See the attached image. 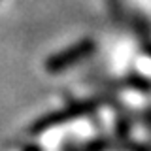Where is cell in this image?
I'll list each match as a JSON object with an SVG mask.
<instances>
[{"label": "cell", "instance_id": "obj_1", "mask_svg": "<svg viewBox=\"0 0 151 151\" xmlns=\"http://www.w3.org/2000/svg\"><path fill=\"white\" fill-rule=\"evenodd\" d=\"M94 42L93 40H81L78 44L70 45L68 49L60 51V53L53 55L49 60H47V70L49 72H60V70H66L68 66H74L76 63L83 60L87 55H91L94 51Z\"/></svg>", "mask_w": 151, "mask_h": 151}]
</instances>
